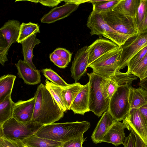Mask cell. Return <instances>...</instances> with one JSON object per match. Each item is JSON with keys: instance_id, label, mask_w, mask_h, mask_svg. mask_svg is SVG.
Segmentation results:
<instances>
[{"instance_id": "obj_7", "label": "cell", "mask_w": 147, "mask_h": 147, "mask_svg": "<svg viewBox=\"0 0 147 147\" xmlns=\"http://www.w3.org/2000/svg\"><path fill=\"white\" fill-rule=\"evenodd\" d=\"M100 13L106 23L118 33L130 37L139 33L134 19L124 16L113 10Z\"/></svg>"}, {"instance_id": "obj_37", "label": "cell", "mask_w": 147, "mask_h": 147, "mask_svg": "<svg viewBox=\"0 0 147 147\" xmlns=\"http://www.w3.org/2000/svg\"><path fill=\"white\" fill-rule=\"evenodd\" d=\"M86 140L83 134L63 143L62 147H83L82 144Z\"/></svg>"}, {"instance_id": "obj_15", "label": "cell", "mask_w": 147, "mask_h": 147, "mask_svg": "<svg viewBox=\"0 0 147 147\" xmlns=\"http://www.w3.org/2000/svg\"><path fill=\"white\" fill-rule=\"evenodd\" d=\"M79 5L65 3L62 5L55 7L44 15L40 19L41 22L50 24L69 16L78 8Z\"/></svg>"}, {"instance_id": "obj_40", "label": "cell", "mask_w": 147, "mask_h": 147, "mask_svg": "<svg viewBox=\"0 0 147 147\" xmlns=\"http://www.w3.org/2000/svg\"><path fill=\"white\" fill-rule=\"evenodd\" d=\"M135 136L132 130L125 140L123 146L124 147H135Z\"/></svg>"}, {"instance_id": "obj_18", "label": "cell", "mask_w": 147, "mask_h": 147, "mask_svg": "<svg viewBox=\"0 0 147 147\" xmlns=\"http://www.w3.org/2000/svg\"><path fill=\"white\" fill-rule=\"evenodd\" d=\"M115 121L107 111L104 112L91 136L93 142L95 144L102 142L104 136Z\"/></svg>"}, {"instance_id": "obj_4", "label": "cell", "mask_w": 147, "mask_h": 147, "mask_svg": "<svg viewBox=\"0 0 147 147\" xmlns=\"http://www.w3.org/2000/svg\"><path fill=\"white\" fill-rule=\"evenodd\" d=\"M86 25L90 30L91 35H102L120 47L130 37L113 29L104 21L100 13L92 11L87 20Z\"/></svg>"}, {"instance_id": "obj_30", "label": "cell", "mask_w": 147, "mask_h": 147, "mask_svg": "<svg viewBox=\"0 0 147 147\" xmlns=\"http://www.w3.org/2000/svg\"><path fill=\"white\" fill-rule=\"evenodd\" d=\"M120 0H91L88 2L93 5V11L100 13L112 10Z\"/></svg>"}, {"instance_id": "obj_34", "label": "cell", "mask_w": 147, "mask_h": 147, "mask_svg": "<svg viewBox=\"0 0 147 147\" xmlns=\"http://www.w3.org/2000/svg\"><path fill=\"white\" fill-rule=\"evenodd\" d=\"M0 147H25L22 141L0 136Z\"/></svg>"}, {"instance_id": "obj_3", "label": "cell", "mask_w": 147, "mask_h": 147, "mask_svg": "<svg viewBox=\"0 0 147 147\" xmlns=\"http://www.w3.org/2000/svg\"><path fill=\"white\" fill-rule=\"evenodd\" d=\"M43 125L32 120L21 122L12 117L0 126V136L22 141L34 134Z\"/></svg>"}, {"instance_id": "obj_13", "label": "cell", "mask_w": 147, "mask_h": 147, "mask_svg": "<svg viewBox=\"0 0 147 147\" xmlns=\"http://www.w3.org/2000/svg\"><path fill=\"white\" fill-rule=\"evenodd\" d=\"M119 47L111 41L103 38L97 39L88 47L86 49L89 55L88 65L102 55Z\"/></svg>"}, {"instance_id": "obj_10", "label": "cell", "mask_w": 147, "mask_h": 147, "mask_svg": "<svg viewBox=\"0 0 147 147\" xmlns=\"http://www.w3.org/2000/svg\"><path fill=\"white\" fill-rule=\"evenodd\" d=\"M147 46V32H139L129 38L120 47L121 51L117 63V70L127 66L129 60L137 53Z\"/></svg>"}, {"instance_id": "obj_44", "label": "cell", "mask_w": 147, "mask_h": 147, "mask_svg": "<svg viewBox=\"0 0 147 147\" xmlns=\"http://www.w3.org/2000/svg\"><path fill=\"white\" fill-rule=\"evenodd\" d=\"M139 109L147 122V105L142 106Z\"/></svg>"}, {"instance_id": "obj_17", "label": "cell", "mask_w": 147, "mask_h": 147, "mask_svg": "<svg viewBox=\"0 0 147 147\" xmlns=\"http://www.w3.org/2000/svg\"><path fill=\"white\" fill-rule=\"evenodd\" d=\"M126 128L127 127L123 123L115 121L104 136L102 142L111 143L115 146L123 145L126 138L124 133Z\"/></svg>"}, {"instance_id": "obj_11", "label": "cell", "mask_w": 147, "mask_h": 147, "mask_svg": "<svg viewBox=\"0 0 147 147\" xmlns=\"http://www.w3.org/2000/svg\"><path fill=\"white\" fill-rule=\"evenodd\" d=\"M123 122L128 130L134 131L147 146V122L139 108L131 109Z\"/></svg>"}, {"instance_id": "obj_32", "label": "cell", "mask_w": 147, "mask_h": 147, "mask_svg": "<svg viewBox=\"0 0 147 147\" xmlns=\"http://www.w3.org/2000/svg\"><path fill=\"white\" fill-rule=\"evenodd\" d=\"M147 53V46L136 54L129 61L127 64V73L131 74L132 70L137 66Z\"/></svg>"}, {"instance_id": "obj_2", "label": "cell", "mask_w": 147, "mask_h": 147, "mask_svg": "<svg viewBox=\"0 0 147 147\" xmlns=\"http://www.w3.org/2000/svg\"><path fill=\"white\" fill-rule=\"evenodd\" d=\"M90 126V123L86 121L53 123L43 125L35 134L64 143L83 135Z\"/></svg>"}, {"instance_id": "obj_36", "label": "cell", "mask_w": 147, "mask_h": 147, "mask_svg": "<svg viewBox=\"0 0 147 147\" xmlns=\"http://www.w3.org/2000/svg\"><path fill=\"white\" fill-rule=\"evenodd\" d=\"M50 60L59 67L65 68L69 63L66 60L62 58L53 52L49 55Z\"/></svg>"}, {"instance_id": "obj_14", "label": "cell", "mask_w": 147, "mask_h": 147, "mask_svg": "<svg viewBox=\"0 0 147 147\" xmlns=\"http://www.w3.org/2000/svg\"><path fill=\"white\" fill-rule=\"evenodd\" d=\"M35 97L25 101L20 100L15 103L12 117L17 120L26 122L32 120L35 104Z\"/></svg>"}, {"instance_id": "obj_6", "label": "cell", "mask_w": 147, "mask_h": 147, "mask_svg": "<svg viewBox=\"0 0 147 147\" xmlns=\"http://www.w3.org/2000/svg\"><path fill=\"white\" fill-rule=\"evenodd\" d=\"M87 75L89 79V109L99 117L107 111L109 101L105 99L102 94L101 84L103 78L93 72Z\"/></svg>"}, {"instance_id": "obj_31", "label": "cell", "mask_w": 147, "mask_h": 147, "mask_svg": "<svg viewBox=\"0 0 147 147\" xmlns=\"http://www.w3.org/2000/svg\"><path fill=\"white\" fill-rule=\"evenodd\" d=\"M41 71L47 79L57 85L64 88L69 84L67 83L55 72L51 69H41Z\"/></svg>"}, {"instance_id": "obj_9", "label": "cell", "mask_w": 147, "mask_h": 147, "mask_svg": "<svg viewBox=\"0 0 147 147\" xmlns=\"http://www.w3.org/2000/svg\"><path fill=\"white\" fill-rule=\"evenodd\" d=\"M20 25L17 20H9L0 29V63L2 66L8 61L7 55L10 46L17 42Z\"/></svg>"}, {"instance_id": "obj_39", "label": "cell", "mask_w": 147, "mask_h": 147, "mask_svg": "<svg viewBox=\"0 0 147 147\" xmlns=\"http://www.w3.org/2000/svg\"><path fill=\"white\" fill-rule=\"evenodd\" d=\"M35 3H39L42 5L53 7L58 5L59 3L63 1L60 0H27Z\"/></svg>"}, {"instance_id": "obj_12", "label": "cell", "mask_w": 147, "mask_h": 147, "mask_svg": "<svg viewBox=\"0 0 147 147\" xmlns=\"http://www.w3.org/2000/svg\"><path fill=\"white\" fill-rule=\"evenodd\" d=\"M85 46L76 52L70 69L71 76L77 82L86 72L88 65L89 55Z\"/></svg>"}, {"instance_id": "obj_23", "label": "cell", "mask_w": 147, "mask_h": 147, "mask_svg": "<svg viewBox=\"0 0 147 147\" xmlns=\"http://www.w3.org/2000/svg\"><path fill=\"white\" fill-rule=\"evenodd\" d=\"M27 147H62L63 143L38 137L35 134L22 141Z\"/></svg>"}, {"instance_id": "obj_46", "label": "cell", "mask_w": 147, "mask_h": 147, "mask_svg": "<svg viewBox=\"0 0 147 147\" xmlns=\"http://www.w3.org/2000/svg\"><path fill=\"white\" fill-rule=\"evenodd\" d=\"M147 77V70H146V72L144 74L140 79V80H142V79L146 78Z\"/></svg>"}, {"instance_id": "obj_42", "label": "cell", "mask_w": 147, "mask_h": 147, "mask_svg": "<svg viewBox=\"0 0 147 147\" xmlns=\"http://www.w3.org/2000/svg\"><path fill=\"white\" fill-rule=\"evenodd\" d=\"M135 136V147H142L144 143L140 137L132 130Z\"/></svg>"}, {"instance_id": "obj_5", "label": "cell", "mask_w": 147, "mask_h": 147, "mask_svg": "<svg viewBox=\"0 0 147 147\" xmlns=\"http://www.w3.org/2000/svg\"><path fill=\"white\" fill-rule=\"evenodd\" d=\"M131 86V84L119 86L109 100L107 111L116 121H123L131 109L129 94Z\"/></svg>"}, {"instance_id": "obj_41", "label": "cell", "mask_w": 147, "mask_h": 147, "mask_svg": "<svg viewBox=\"0 0 147 147\" xmlns=\"http://www.w3.org/2000/svg\"><path fill=\"white\" fill-rule=\"evenodd\" d=\"M139 32H147V15L144 21L138 27Z\"/></svg>"}, {"instance_id": "obj_48", "label": "cell", "mask_w": 147, "mask_h": 147, "mask_svg": "<svg viewBox=\"0 0 147 147\" xmlns=\"http://www.w3.org/2000/svg\"></svg>"}, {"instance_id": "obj_27", "label": "cell", "mask_w": 147, "mask_h": 147, "mask_svg": "<svg viewBox=\"0 0 147 147\" xmlns=\"http://www.w3.org/2000/svg\"><path fill=\"white\" fill-rule=\"evenodd\" d=\"M40 32L39 26L38 24L30 22L28 23L23 22L20 26L17 42L21 44L24 40L30 36Z\"/></svg>"}, {"instance_id": "obj_38", "label": "cell", "mask_w": 147, "mask_h": 147, "mask_svg": "<svg viewBox=\"0 0 147 147\" xmlns=\"http://www.w3.org/2000/svg\"><path fill=\"white\" fill-rule=\"evenodd\" d=\"M60 57L65 59L69 63L71 60L72 53L65 49L59 48L53 51Z\"/></svg>"}, {"instance_id": "obj_28", "label": "cell", "mask_w": 147, "mask_h": 147, "mask_svg": "<svg viewBox=\"0 0 147 147\" xmlns=\"http://www.w3.org/2000/svg\"><path fill=\"white\" fill-rule=\"evenodd\" d=\"M45 85L60 107L64 112H66L67 109L65 104L62 93L63 88L49 82L47 79L45 80Z\"/></svg>"}, {"instance_id": "obj_47", "label": "cell", "mask_w": 147, "mask_h": 147, "mask_svg": "<svg viewBox=\"0 0 147 147\" xmlns=\"http://www.w3.org/2000/svg\"><path fill=\"white\" fill-rule=\"evenodd\" d=\"M142 147H147V146L144 143L142 145Z\"/></svg>"}, {"instance_id": "obj_29", "label": "cell", "mask_w": 147, "mask_h": 147, "mask_svg": "<svg viewBox=\"0 0 147 147\" xmlns=\"http://www.w3.org/2000/svg\"><path fill=\"white\" fill-rule=\"evenodd\" d=\"M119 86L117 82L112 78H103L101 86L105 99L110 100Z\"/></svg>"}, {"instance_id": "obj_1", "label": "cell", "mask_w": 147, "mask_h": 147, "mask_svg": "<svg viewBox=\"0 0 147 147\" xmlns=\"http://www.w3.org/2000/svg\"><path fill=\"white\" fill-rule=\"evenodd\" d=\"M34 96L35 104L32 120L43 125L54 123L64 116V111L42 83L37 88Z\"/></svg>"}, {"instance_id": "obj_45", "label": "cell", "mask_w": 147, "mask_h": 147, "mask_svg": "<svg viewBox=\"0 0 147 147\" xmlns=\"http://www.w3.org/2000/svg\"><path fill=\"white\" fill-rule=\"evenodd\" d=\"M139 85L147 90V77L140 80Z\"/></svg>"}, {"instance_id": "obj_19", "label": "cell", "mask_w": 147, "mask_h": 147, "mask_svg": "<svg viewBox=\"0 0 147 147\" xmlns=\"http://www.w3.org/2000/svg\"><path fill=\"white\" fill-rule=\"evenodd\" d=\"M89 84L88 82L84 85L79 92L73 102L70 110H71L74 114L84 115L89 112Z\"/></svg>"}, {"instance_id": "obj_20", "label": "cell", "mask_w": 147, "mask_h": 147, "mask_svg": "<svg viewBox=\"0 0 147 147\" xmlns=\"http://www.w3.org/2000/svg\"><path fill=\"white\" fill-rule=\"evenodd\" d=\"M140 2L141 0H120L112 10L124 16L134 19Z\"/></svg>"}, {"instance_id": "obj_33", "label": "cell", "mask_w": 147, "mask_h": 147, "mask_svg": "<svg viewBox=\"0 0 147 147\" xmlns=\"http://www.w3.org/2000/svg\"><path fill=\"white\" fill-rule=\"evenodd\" d=\"M147 15V0H141L137 14L134 19L135 25L137 28L144 21Z\"/></svg>"}, {"instance_id": "obj_25", "label": "cell", "mask_w": 147, "mask_h": 147, "mask_svg": "<svg viewBox=\"0 0 147 147\" xmlns=\"http://www.w3.org/2000/svg\"><path fill=\"white\" fill-rule=\"evenodd\" d=\"M16 76L12 74L4 75L0 78V102L11 94Z\"/></svg>"}, {"instance_id": "obj_8", "label": "cell", "mask_w": 147, "mask_h": 147, "mask_svg": "<svg viewBox=\"0 0 147 147\" xmlns=\"http://www.w3.org/2000/svg\"><path fill=\"white\" fill-rule=\"evenodd\" d=\"M121 51L120 47L102 55L89 65L93 72L106 78L113 76L117 70V63Z\"/></svg>"}, {"instance_id": "obj_43", "label": "cell", "mask_w": 147, "mask_h": 147, "mask_svg": "<svg viewBox=\"0 0 147 147\" xmlns=\"http://www.w3.org/2000/svg\"><path fill=\"white\" fill-rule=\"evenodd\" d=\"M65 3H69L79 5L80 4L85 3L86 2H88L90 0H63Z\"/></svg>"}, {"instance_id": "obj_26", "label": "cell", "mask_w": 147, "mask_h": 147, "mask_svg": "<svg viewBox=\"0 0 147 147\" xmlns=\"http://www.w3.org/2000/svg\"><path fill=\"white\" fill-rule=\"evenodd\" d=\"M15 103L12 100L11 94L8 95L0 102V126L12 117Z\"/></svg>"}, {"instance_id": "obj_24", "label": "cell", "mask_w": 147, "mask_h": 147, "mask_svg": "<svg viewBox=\"0 0 147 147\" xmlns=\"http://www.w3.org/2000/svg\"><path fill=\"white\" fill-rule=\"evenodd\" d=\"M84 85L79 82H75L63 88L62 93L67 110H70L71 106L77 95Z\"/></svg>"}, {"instance_id": "obj_35", "label": "cell", "mask_w": 147, "mask_h": 147, "mask_svg": "<svg viewBox=\"0 0 147 147\" xmlns=\"http://www.w3.org/2000/svg\"><path fill=\"white\" fill-rule=\"evenodd\" d=\"M147 70V53L132 70L131 74L134 75L140 79L144 74Z\"/></svg>"}, {"instance_id": "obj_21", "label": "cell", "mask_w": 147, "mask_h": 147, "mask_svg": "<svg viewBox=\"0 0 147 147\" xmlns=\"http://www.w3.org/2000/svg\"><path fill=\"white\" fill-rule=\"evenodd\" d=\"M37 34L30 36L22 43V54L24 57L23 61L29 65L34 69L36 68L32 62L34 56L33 50L35 46L41 43L40 41L37 38Z\"/></svg>"}, {"instance_id": "obj_22", "label": "cell", "mask_w": 147, "mask_h": 147, "mask_svg": "<svg viewBox=\"0 0 147 147\" xmlns=\"http://www.w3.org/2000/svg\"><path fill=\"white\" fill-rule=\"evenodd\" d=\"M129 101L131 109L140 108L147 105V90L140 86L135 88L131 86Z\"/></svg>"}, {"instance_id": "obj_16", "label": "cell", "mask_w": 147, "mask_h": 147, "mask_svg": "<svg viewBox=\"0 0 147 147\" xmlns=\"http://www.w3.org/2000/svg\"><path fill=\"white\" fill-rule=\"evenodd\" d=\"M18 76L22 78L24 83L28 85H35L41 82L40 71L34 69L23 61L20 59L15 63Z\"/></svg>"}]
</instances>
